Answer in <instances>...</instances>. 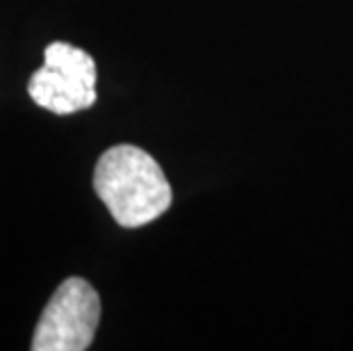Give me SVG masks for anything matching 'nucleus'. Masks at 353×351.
<instances>
[{"instance_id":"nucleus-2","label":"nucleus","mask_w":353,"mask_h":351,"mask_svg":"<svg viewBox=\"0 0 353 351\" xmlns=\"http://www.w3.org/2000/svg\"><path fill=\"white\" fill-rule=\"evenodd\" d=\"M96 62L87 50L57 41L43 53V66L32 73L28 94L55 114H73L96 103Z\"/></svg>"},{"instance_id":"nucleus-1","label":"nucleus","mask_w":353,"mask_h":351,"mask_svg":"<svg viewBox=\"0 0 353 351\" xmlns=\"http://www.w3.org/2000/svg\"><path fill=\"white\" fill-rule=\"evenodd\" d=\"M94 190L123 228H141L169 210L174 194L157 164L144 148L112 146L94 169Z\"/></svg>"},{"instance_id":"nucleus-3","label":"nucleus","mask_w":353,"mask_h":351,"mask_svg":"<svg viewBox=\"0 0 353 351\" xmlns=\"http://www.w3.org/2000/svg\"><path fill=\"white\" fill-rule=\"evenodd\" d=\"M101 322L99 292L85 279H66L41 312L30 349L85 351L92 347Z\"/></svg>"}]
</instances>
